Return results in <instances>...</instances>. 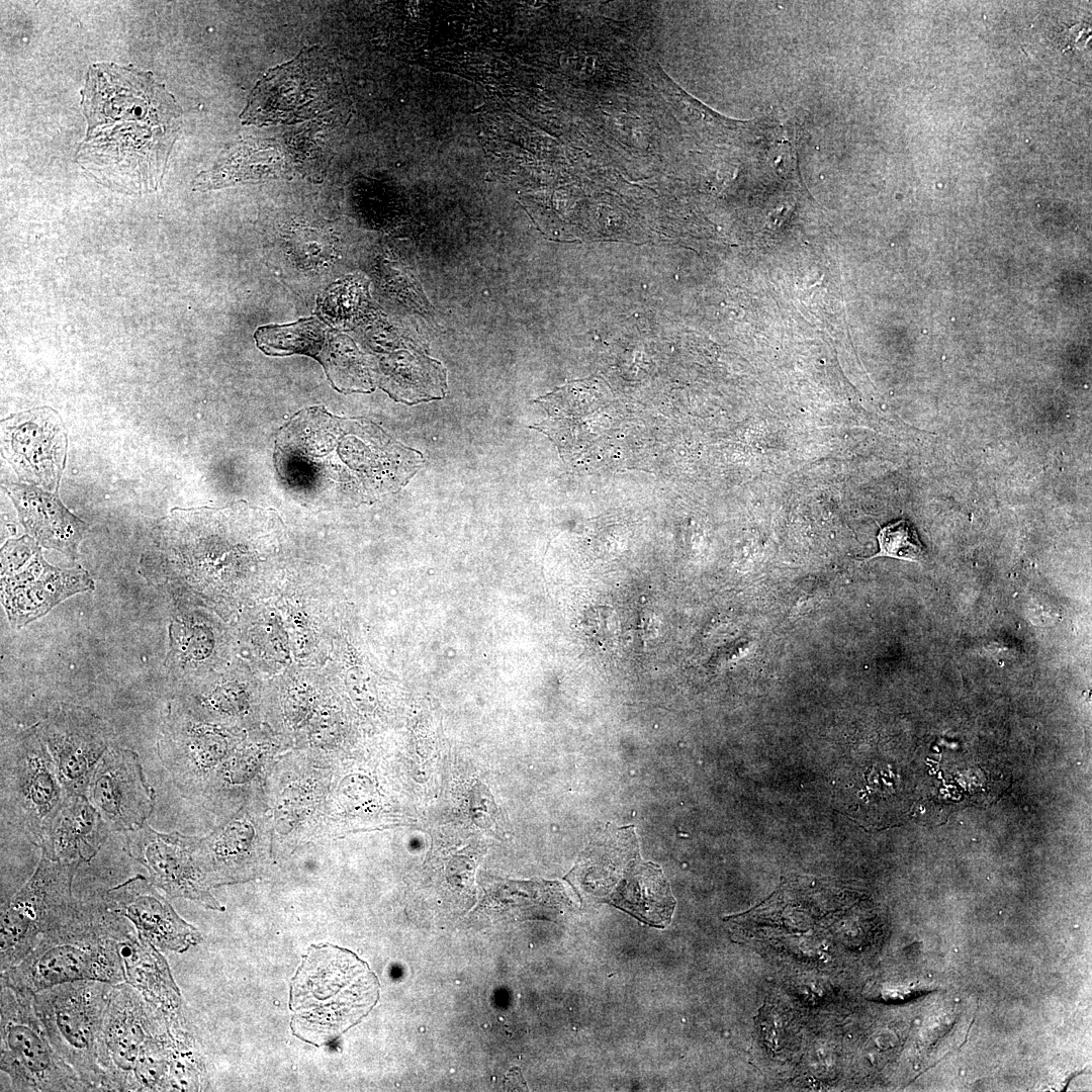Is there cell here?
<instances>
[{
    "label": "cell",
    "instance_id": "31",
    "mask_svg": "<svg viewBox=\"0 0 1092 1092\" xmlns=\"http://www.w3.org/2000/svg\"><path fill=\"white\" fill-rule=\"evenodd\" d=\"M313 705V695L304 687L292 690L285 702V712L291 721L299 722L307 717Z\"/></svg>",
    "mask_w": 1092,
    "mask_h": 1092
},
{
    "label": "cell",
    "instance_id": "20",
    "mask_svg": "<svg viewBox=\"0 0 1092 1092\" xmlns=\"http://www.w3.org/2000/svg\"><path fill=\"white\" fill-rule=\"evenodd\" d=\"M118 945L125 982L164 1014L172 1016L179 1002V992L159 949L142 937L127 920L120 928Z\"/></svg>",
    "mask_w": 1092,
    "mask_h": 1092
},
{
    "label": "cell",
    "instance_id": "14",
    "mask_svg": "<svg viewBox=\"0 0 1092 1092\" xmlns=\"http://www.w3.org/2000/svg\"><path fill=\"white\" fill-rule=\"evenodd\" d=\"M126 853L149 873L150 881L171 897L194 900L220 909L208 890L203 864L195 857V842L176 832L162 833L145 823L126 832Z\"/></svg>",
    "mask_w": 1092,
    "mask_h": 1092
},
{
    "label": "cell",
    "instance_id": "25",
    "mask_svg": "<svg viewBox=\"0 0 1092 1092\" xmlns=\"http://www.w3.org/2000/svg\"><path fill=\"white\" fill-rule=\"evenodd\" d=\"M170 654L173 661L200 663L212 655L215 637L205 623L175 620L170 626Z\"/></svg>",
    "mask_w": 1092,
    "mask_h": 1092
},
{
    "label": "cell",
    "instance_id": "24",
    "mask_svg": "<svg viewBox=\"0 0 1092 1092\" xmlns=\"http://www.w3.org/2000/svg\"><path fill=\"white\" fill-rule=\"evenodd\" d=\"M164 729L169 730L165 727ZM178 736L182 738L181 745L190 762L199 771L214 767L228 751L226 735L212 725L188 723L182 727Z\"/></svg>",
    "mask_w": 1092,
    "mask_h": 1092
},
{
    "label": "cell",
    "instance_id": "4",
    "mask_svg": "<svg viewBox=\"0 0 1092 1092\" xmlns=\"http://www.w3.org/2000/svg\"><path fill=\"white\" fill-rule=\"evenodd\" d=\"M379 998L377 977L352 951L311 945L290 985L293 1034L327 1044L366 1016Z\"/></svg>",
    "mask_w": 1092,
    "mask_h": 1092
},
{
    "label": "cell",
    "instance_id": "21",
    "mask_svg": "<svg viewBox=\"0 0 1092 1092\" xmlns=\"http://www.w3.org/2000/svg\"><path fill=\"white\" fill-rule=\"evenodd\" d=\"M282 170L283 159L273 145L247 144L236 149L213 169L199 174L193 181V189L202 191L250 180H266L278 177Z\"/></svg>",
    "mask_w": 1092,
    "mask_h": 1092
},
{
    "label": "cell",
    "instance_id": "19",
    "mask_svg": "<svg viewBox=\"0 0 1092 1092\" xmlns=\"http://www.w3.org/2000/svg\"><path fill=\"white\" fill-rule=\"evenodd\" d=\"M109 831L86 796L67 794L40 847L41 853L61 862L82 864L98 853Z\"/></svg>",
    "mask_w": 1092,
    "mask_h": 1092
},
{
    "label": "cell",
    "instance_id": "16",
    "mask_svg": "<svg viewBox=\"0 0 1092 1092\" xmlns=\"http://www.w3.org/2000/svg\"><path fill=\"white\" fill-rule=\"evenodd\" d=\"M156 888L150 880L136 875L109 889L102 902L159 950L185 951L199 942L200 933L176 913Z\"/></svg>",
    "mask_w": 1092,
    "mask_h": 1092
},
{
    "label": "cell",
    "instance_id": "23",
    "mask_svg": "<svg viewBox=\"0 0 1092 1092\" xmlns=\"http://www.w3.org/2000/svg\"><path fill=\"white\" fill-rule=\"evenodd\" d=\"M167 1026L168 1020L145 1042L133 1070L132 1091H169Z\"/></svg>",
    "mask_w": 1092,
    "mask_h": 1092
},
{
    "label": "cell",
    "instance_id": "5",
    "mask_svg": "<svg viewBox=\"0 0 1092 1092\" xmlns=\"http://www.w3.org/2000/svg\"><path fill=\"white\" fill-rule=\"evenodd\" d=\"M67 794L34 725L2 743V817L39 848Z\"/></svg>",
    "mask_w": 1092,
    "mask_h": 1092
},
{
    "label": "cell",
    "instance_id": "11",
    "mask_svg": "<svg viewBox=\"0 0 1092 1092\" xmlns=\"http://www.w3.org/2000/svg\"><path fill=\"white\" fill-rule=\"evenodd\" d=\"M168 1016L126 982L114 984L99 1041L105 1091H132V1076L145 1042L164 1028Z\"/></svg>",
    "mask_w": 1092,
    "mask_h": 1092
},
{
    "label": "cell",
    "instance_id": "6",
    "mask_svg": "<svg viewBox=\"0 0 1092 1092\" xmlns=\"http://www.w3.org/2000/svg\"><path fill=\"white\" fill-rule=\"evenodd\" d=\"M114 984L81 980L33 996L36 1013L59 1055L92 1091L104 1090L99 1041Z\"/></svg>",
    "mask_w": 1092,
    "mask_h": 1092
},
{
    "label": "cell",
    "instance_id": "2",
    "mask_svg": "<svg viewBox=\"0 0 1092 1092\" xmlns=\"http://www.w3.org/2000/svg\"><path fill=\"white\" fill-rule=\"evenodd\" d=\"M275 459L289 487L317 504L378 498L404 485L422 463L421 453L372 423L336 418L322 407L298 413L281 429Z\"/></svg>",
    "mask_w": 1092,
    "mask_h": 1092
},
{
    "label": "cell",
    "instance_id": "18",
    "mask_svg": "<svg viewBox=\"0 0 1092 1092\" xmlns=\"http://www.w3.org/2000/svg\"><path fill=\"white\" fill-rule=\"evenodd\" d=\"M26 533L40 546L75 556L87 525L73 515L56 492L24 483H4Z\"/></svg>",
    "mask_w": 1092,
    "mask_h": 1092
},
{
    "label": "cell",
    "instance_id": "10",
    "mask_svg": "<svg viewBox=\"0 0 1092 1092\" xmlns=\"http://www.w3.org/2000/svg\"><path fill=\"white\" fill-rule=\"evenodd\" d=\"M92 589L94 581L87 570L51 565L34 540L1 564V601L15 628L44 616L70 597Z\"/></svg>",
    "mask_w": 1092,
    "mask_h": 1092
},
{
    "label": "cell",
    "instance_id": "26",
    "mask_svg": "<svg viewBox=\"0 0 1092 1092\" xmlns=\"http://www.w3.org/2000/svg\"><path fill=\"white\" fill-rule=\"evenodd\" d=\"M877 539L880 550L871 558L886 556L918 562L923 556L924 551L918 535L906 520L886 525L880 530Z\"/></svg>",
    "mask_w": 1092,
    "mask_h": 1092
},
{
    "label": "cell",
    "instance_id": "9",
    "mask_svg": "<svg viewBox=\"0 0 1092 1092\" xmlns=\"http://www.w3.org/2000/svg\"><path fill=\"white\" fill-rule=\"evenodd\" d=\"M548 418L539 428L572 466L599 467L617 448L620 418L610 412L606 392L593 381L572 382L542 397Z\"/></svg>",
    "mask_w": 1092,
    "mask_h": 1092
},
{
    "label": "cell",
    "instance_id": "29",
    "mask_svg": "<svg viewBox=\"0 0 1092 1092\" xmlns=\"http://www.w3.org/2000/svg\"><path fill=\"white\" fill-rule=\"evenodd\" d=\"M339 794L346 807L356 809L372 801L374 788L368 778L354 775L343 780Z\"/></svg>",
    "mask_w": 1092,
    "mask_h": 1092
},
{
    "label": "cell",
    "instance_id": "32",
    "mask_svg": "<svg viewBox=\"0 0 1092 1092\" xmlns=\"http://www.w3.org/2000/svg\"><path fill=\"white\" fill-rule=\"evenodd\" d=\"M640 634L644 640L651 641L658 637L660 622L651 612L647 611L640 616Z\"/></svg>",
    "mask_w": 1092,
    "mask_h": 1092
},
{
    "label": "cell",
    "instance_id": "12",
    "mask_svg": "<svg viewBox=\"0 0 1092 1092\" xmlns=\"http://www.w3.org/2000/svg\"><path fill=\"white\" fill-rule=\"evenodd\" d=\"M67 448L64 423L49 406L20 412L1 422L2 456L28 484L57 493Z\"/></svg>",
    "mask_w": 1092,
    "mask_h": 1092
},
{
    "label": "cell",
    "instance_id": "30",
    "mask_svg": "<svg viewBox=\"0 0 1092 1092\" xmlns=\"http://www.w3.org/2000/svg\"><path fill=\"white\" fill-rule=\"evenodd\" d=\"M307 241L298 240L293 243V251L299 259L308 266L322 265L330 262L333 247L328 238L320 235H304Z\"/></svg>",
    "mask_w": 1092,
    "mask_h": 1092
},
{
    "label": "cell",
    "instance_id": "7",
    "mask_svg": "<svg viewBox=\"0 0 1092 1092\" xmlns=\"http://www.w3.org/2000/svg\"><path fill=\"white\" fill-rule=\"evenodd\" d=\"M33 993L1 984V1071L12 1091H92L53 1046Z\"/></svg>",
    "mask_w": 1092,
    "mask_h": 1092
},
{
    "label": "cell",
    "instance_id": "1",
    "mask_svg": "<svg viewBox=\"0 0 1092 1092\" xmlns=\"http://www.w3.org/2000/svg\"><path fill=\"white\" fill-rule=\"evenodd\" d=\"M81 95L88 125L81 167L118 192L157 190L182 124L173 95L151 72L114 64L92 65Z\"/></svg>",
    "mask_w": 1092,
    "mask_h": 1092
},
{
    "label": "cell",
    "instance_id": "8",
    "mask_svg": "<svg viewBox=\"0 0 1092 1092\" xmlns=\"http://www.w3.org/2000/svg\"><path fill=\"white\" fill-rule=\"evenodd\" d=\"M79 862H61L41 853L27 882L2 906L0 970L21 962L44 933L65 920L77 904L72 894Z\"/></svg>",
    "mask_w": 1092,
    "mask_h": 1092
},
{
    "label": "cell",
    "instance_id": "15",
    "mask_svg": "<svg viewBox=\"0 0 1092 1092\" xmlns=\"http://www.w3.org/2000/svg\"><path fill=\"white\" fill-rule=\"evenodd\" d=\"M86 797L110 831L129 832L143 826L155 806L136 752L109 747L98 762Z\"/></svg>",
    "mask_w": 1092,
    "mask_h": 1092
},
{
    "label": "cell",
    "instance_id": "27",
    "mask_svg": "<svg viewBox=\"0 0 1092 1092\" xmlns=\"http://www.w3.org/2000/svg\"><path fill=\"white\" fill-rule=\"evenodd\" d=\"M584 633L589 640L601 648L614 644L620 632V622L616 612L606 606L592 607L583 617Z\"/></svg>",
    "mask_w": 1092,
    "mask_h": 1092
},
{
    "label": "cell",
    "instance_id": "17",
    "mask_svg": "<svg viewBox=\"0 0 1092 1092\" xmlns=\"http://www.w3.org/2000/svg\"><path fill=\"white\" fill-rule=\"evenodd\" d=\"M299 57L270 71L253 91L242 117L248 123L295 122L320 107L317 80L309 76Z\"/></svg>",
    "mask_w": 1092,
    "mask_h": 1092
},
{
    "label": "cell",
    "instance_id": "22",
    "mask_svg": "<svg viewBox=\"0 0 1092 1092\" xmlns=\"http://www.w3.org/2000/svg\"><path fill=\"white\" fill-rule=\"evenodd\" d=\"M258 347L267 354L307 353L313 355L325 340V330L310 317L285 326H267L255 333Z\"/></svg>",
    "mask_w": 1092,
    "mask_h": 1092
},
{
    "label": "cell",
    "instance_id": "3",
    "mask_svg": "<svg viewBox=\"0 0 1092 1092\" xmlns=\"http://www.w3.org/2000/svg\"><path fill=\"white\" fill-rule=\"evenodd\" d=\"M123 921L103 902L78 901L68 917L44 933L21 962L1 972V984L35 994L81 980L125 982L118 945Z\"/></svg>",
    "mask_w": 1092,
    "mask_h": 1092
},
{
    "label": "cell",
    "instance_id": "13",
    "mask_svg": "<svg viewBox=\"0 0 1092 1092\" xmlns=\"http://www.w3.org/2000/svg\"><path fill=\"white\" fill-rule=\"evenodd\" d=\"M68 794L84 795L91 777L109 748L110 732L88 709L64 705L34 725Z\"/></svg>",
    "mask_w": 1092,
    "mask_h": 1092
},
{
    "label": "cell",
    "instance_id": "28",
    "mask_svg": "<svg viewBox=\"0 0 1092 1092\" xmlns=\"http://www.w3.org/2000/svg\"><path fill=\"white\" fill-rule=\"evenodd\" d=\"M204 702L216 713L239 715L247 709L248 696L241 685L224 682L215 687L205 697Z\"/></svg>",
    "mask_w": 1092,
    "mask_h": 1092
}]
</instances>
